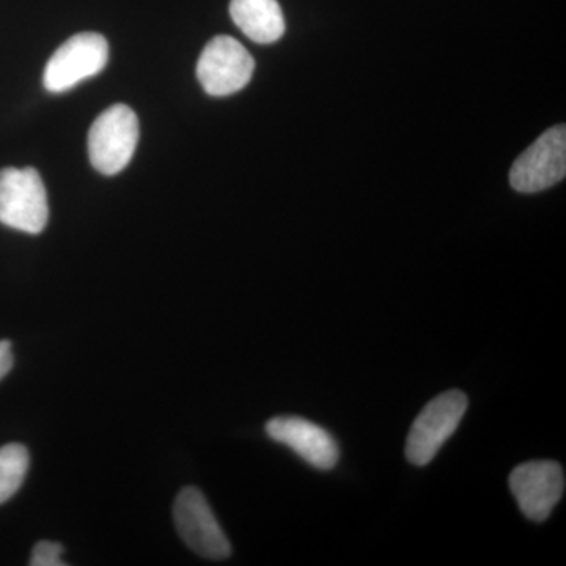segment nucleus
I'll use <instances>...</instances> for the list:
<instances>
[{
  "instance_id": "nucleus-1",
  "label": "nucleus",
  "mask_w": 566,
  "mask_h": 566,
  "mask_svg": "<svg viewBox=\"0 0 566 566\" xmlns=\"http://www.w3.org/2000/svg\"><path fill=\"white\" fill-rule=\"evenodd\" d=\"M50 219L46 188L32 167L0 170V223L20 232L39 234Z\"/></svg>"
},
{
  "instance_id": "nucleus-2",
  "label": "nucleus",
  "mask_w": 566,
  "mask_h": 566,
  "mask_svg": "<svg viewBox=\"0 0 566 566\" xmlns=\"http://www.w3.org/2000/svg\"><path fill=\"white\" fill-rule=\"evenodd\" d=\"M468 397L461 390H449L433 398L417 416L408 441L406 458L409 463L427 465L434 460L442 446L452 438L468 409Z\"/></svg>"
},
{
  "instance_id": "nucleus-3",
  "label": "nucleus",
  "mask_w": 566,
  "mask_h": 566,
  "mask_svg": "<svg viewBox=\"0 0 566 566\" xmlns=\"http://www.w3.org/2000/svg\"><path fill=\"white\" fill-rule=\"evenodd\" d=\"M139 120L126 104H114L104 111L88 132V156L92 166L103 175L122 172L136 151Z\"/></svg>"
},
{
  "instance_id": "nucleus-4",
  "label": "nucleus",
  "mask_w": 566,
  "mask_h": 566,
  "mask_svg": "<svg viewBox=\"0 0 566 566\" xmlns=\"http://www.w3.org/2000/svg\"><path fill=\"white\" fill-rule=\"evenodd\" d=\"M109 46L99 33L84 32L71 36L52 54L44 70V87L62 93L91 80L106 69Z\"/></svg>"
},
{
  "instance_id": "nucleus-5",
  "label": "nucleus",
  "mask_w": 566,
  "mask_h": 566,
  "mask_svg": "<svg viewBox=\"0 0 566 566\" xmlns=\"http://www.w3.org/2000/svg\"><path fill=\"white\" fill-rule=\"evenodd\" d=\"M255 62L240 41L214 36L197 63V77L211 96H229L243 91L252 80Z\"/></svg>"
},
{
  "instance_id": "nucleus-6",
  "label": "nucleus",
  "mask_w": 566,
  "mask_h": 566,
  "mask_svg": "<svg viewBox=\"0 0 566 566\" xmlns=\"http://www.w3.org/2000/svg\"><path fill=\"white\" fill-rule=\"evenodd\" d=\"M174 521L182 542L199 556L223 560L232 554L226 532L219 526L207 497L197 488H185L178 494Z\"/></svg>"
},
{
  "instance_id": "nucleus-7",
  "label": "nucleus",
  "mask_w": 566,
  "mask_h": 566,
  "mask_svg": "<svg viewBox=\"0 0 566 566\" xmlns=\"http://www.w3.org/2000/svg\"><path fill=\"white\" fill-rule=\"evenodd\" d=\"M566 175L565 125L543 133L513 164L510 182L517 192L534 193L553 188Z\"/></svg>"
},
{
  "instance_id": "nucleus-8",
  "label": "nucleus",
  "mask_w": 566,
  "mask_h": 566,
  "mask_svg": "<svg viewBox=\"0 0 566 566\" xmlns=\"http://www.w3.org/2000/svg\"><path fill=\"white\" fill-rule=\"evenodd\" d=\"M510 490L521 512L531 521L543 523L565 493V472L556 461H528L513 469Z\"/></svg>"
},
{
  "instance_id": "nucleus-9",
  "label": "nucleus",
  "mask_w": 566,
  "mask_h": 566,
  "mask_svg": "<svg viewBox=\"0 0 566 566\" xmlns=\"http://www.w3.org/2000/svg\"><path fill=\"white\" fill-rule=\"evenodd\" d=\"M266 434L319 471H331L340 458L334 436L303 417H274L266 423Z\"/></svg>"
},
{
  "instance_id": "nucleus-10",
  "label": "nucleus",
  "mask_w": 566,
  "mask_h": 566,
  "mask_svg": "<svg viewBox=\"0 0 566 566\" xmlns=\"http://www.w3.org/2000/svg\"><path fill=\"white\" fill-rule=\"evenodd\" d=\"M230 17L255 43H274L285 33V20L277 0H232Z\"/></svg>"
},
{
  "instance_id": "nucleus-11",
  "label": "nucleus",
  "mask_w": 566,
  "mask_h": 566,
  "mask_svg": "<svg viewBox=\"0 0 566 566\" xmlns=\"http://www.w3.org/2000/svg\"><path fill=\"white\" fill-rule=\"evenodd\" d=\"M31 465L28 449L21 444L0 447V505L20 491Z\"/></svg>"
},
{
  "instance_id": "nucleus-12",
  "label": "nucleus",
  "mask_w": 566,
  "mask_h": 566,
  "mask_svg": "<svg viewBox=\"0 0 566 566\" xmlns=\"http://www.w3.org/2000/svg\"><path fill=\"white\" fill-rule=\"evenodd\" d=\"M63 547L54 542L36 543L32 551V566H63L66 565L62 558Z\"/></svg>"
},
{
  "instance_id": "nucleus-13",
  "label": "nucleus",
  "mask_w": 566,
  "mask_h": 566,
  "mask_svg": "<svg viewBox=\"0 0 566 566\" xmlns=\"http://www.w3.org/2000/svg\"><path fill=\"white\" fill-rule=\"evenodd\" d=\"M13 353H11L10 342H0V379H3L9 375L11 367H13Z\"/></svg>"
}]
</instances>
